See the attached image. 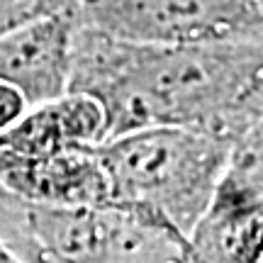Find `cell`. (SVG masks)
I'll return each instance as SVG.
<instances>
[{
  "mask_svg": "<svg viewBox=\"0 0 263 263\" xmlns=\"http://www.w3.org/2000/svg\"><path fill=\"white\" fill-rule=\"evenodd\" d=\"M105 139L103 107L90 95L66 90L54 100L29 105L5 132L0 146L27 156H54L90 149Z\"/></svg>",
  "mask_w": 263,
  "mask_h": 263,
  "instance_id": "cell-7",
  "label": "cell"
},
{
  "mask_svg": "<svg viewBox=\"0 0 263 263\" xmlns=\"http://www.w3.org/2000/svg\"><path fill=\"white\" fill-rule=\"evenodd\" d=\"M73 12L81 25L132 42L263 39V0H78Z\"/></svg>",
  "mask_w": 263,
  "mask_h": 263,
  "instance_id": "cell-3",
  "label": "cell"
},
{
  "mask_svg": "<svg viewBox=\"0 0 263 263\" xmlns=\"http://www.w3.org/2000/svg\"><path fill=\"white\" fill-rule=\"evenodd\" d=\"M76 12L29 20L0 34V83L22 93L27 105L54 100L68 90Z\"/></svg>",
  "mask_w": 263,
  "mask_h": 263,
  "instance_id": "cell-5",
  "label": "cell"
},
{
  "mask_svg": "<svg viewBox=\"0 0 263 263\" xmlns=\"http://www.w3.org/2000/svg\"><path fill=\"white\" fill-rule=\"evenodd\" d=\"M263 139L239 141L176 263H261Z\"/></svg>",
  "mask_w": 263,
  "mask_h": 263,
  "instance_id": "cell-4",
  "label": "cell"
},
{
  "mask_svg": "<svg viewBox=\"0 0 263 263\" xmlns=\"http://www.w3.org/2000/svg\"><path fill=\"white\" fill-rule=\"evenodd\" d=\"M68 90L103 107L105 139L188 127L239 144L263 137V39L151 44L76 20Z\"/></svg>",
  "mask_w": 263,
  "mask_h": 263,
  "instance_id": "cell-1",
  "label": "cell"
},
{
  "mask_svg": "<svg viewBox=\"0 0 263 263\" xmlns=\"http://www.w3.org/2000/svg\"><path fill=\"white\" fill-rule=\"evenodd\" d=\"M0 188L39 205H110L107 178L93 146L54 156H27L0 146Z\"/></svg>",
  "mask_w": 263,
  "mask_h": 263,
  "instance_id": "cell-6",
  "label": "cell"
},
{
  "mask_svg": "<svg viewBox=\"0 0 263 263\" xmlns=\"http://www.w3.org/2000/svg\"><path fill=\"white\" fill-rule=\"evenodd\" d=\"M0 263H22L17 256H15L8 246H5V241H3V239H0Z\"/></svg>",
  "mask_w": 263,
  "mask_h": 263,
  "instance_id": "cell-10",
  "label": "cell"
},
{
  "mask_svg": "<svg viewBox=\"0 0 263 263\" xmlns=\"http://www.w3.org/2000/svg\"><path fill=\"white\" fill-rule=\"evenodd\" d=\"M234 141L188 129L144 127L95 144L110 205L185 236L205 212Z\"/></svg>",
  "mask_w": 263,
  "mask_h": 263,
  "instance_id": "cell-2",
  "label": "cell"
},
{
  "mask_svg": "<svg viewBox=\"0 0 263 263\" xmlns=\"http://www.w3.org/2000/svg\"><path fill=\"white\" fill-rule=\"evenodd\" d=\"M78 0H0V34L25 25L29 20L71 12Z\"/></svg>",
  "mask_w": 263,
  "mask_h": 263,
  "instance_id": "cell-8",
  "label": "cell"
},
{
  "mask_svg": "<svg viewBox=\"0 0 263 263\" xmlns=\"http://www.w3.org/2000/svg\"><path fill=\"white\" fill-rule=\"evenodd\" d=\"M27 107V100L22 98L20 90H15L8 83H0V132L8 129Z\"/></svg>",
  "mask_w": 263,
  "mask_h": 263,
  "instance_id": "cell-9",
  "label": "cell"
}]
</instances>
